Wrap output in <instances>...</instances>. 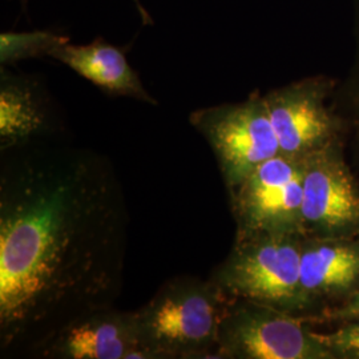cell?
<instances>
[{
  "mask_svg": "<svg viewBox=\"0 0 359 359\" xmlns=\"http://www.w3.org/2000/svg\"><path fill=\"white\" fill-rule=\"evenodd\" d=\"M335 317L344 318L347 321L359 318V292L351 297L350 302L345 305L344 308L339 309L338 311H335Z\"/></svg>",
  "mask_w": 359,
  "mask_h": 359,
  "instance_id": "15",
  "label": "cell"
},
{
  "mask_svg": "<svg viewBox=\"0 0 359 359\" xmlns=\"http://www.w3.org/2000/svg\"><path fill=\"white\" fill-rule=\"evenodd\" d=\"M67 41H69V38L51 31L1 32L0 63L4 67L25 59L51 56L55 48Z\"/></svg>",
  "mask_w": 359,
  "mask_h": 359,
  "instance_id": "13",
  "label": "cell"
},
{
  "mask_svg": "<svg viewBox=\"0 0 359 359\" xmlns=\"http://www.w3.org/2000/svg\"><path fill=\"white\" fill-rule=\"evenodd\" d=\"M46 359H152L140 345L136 311L99 309L57 327L26 351Z\"/></svg>",
  "mask_w": 359,
  "mask_h": 359,
  "instance_id": "7",
  "label": "cell"
},
{
  "mask_svg": "<svg viewBox=\"0 0 359 359\" xmlns=\"http://www.w3.org/2000/svg\"><path fill=\"white\" fill-rule=\"evenodd\" d=\"M189 123L210 145L228 189L281 154L265 99L257 93L244 103L196 109Z\"/></svg>",
  "mask_w": 359,
  "mask_h": 359,
  "instance_id": "5",
  "label": "cell"
},
{
  "mask_svg": "<svg viewBox=\"0 0 359 359\" xmlns=\"http://www.w3.org/2000/svg\"><path fill=\"white\" fill-rule=\"evenodd\" d=\"M231 301L212 278H170L135 310L140 345L152 359L218 358L219 325Z\"/></svg>",
  "mask_w": 359,
  "mask_h": 359,
  "instance_id": "2",
  "label": "cell"
},
{
  "mask_svg": "<svg viewBox=\"0 0 359 359\" xmlns=\"http://www.w3.org/2000/svg\"><path fill=\"white\" fill-rule=\"evenodd\" d=\"M302 236L237 234L231 253L210 278L231 297L298 314L306 310L299 264Z\"/></svg>",
  "mask_w": 359,
  "mask_h": 359,
  "instance_id": "3",
  "label": "cell"
},
{
  "mask_svg": "<svg viewBox=\"0 0 359 359\" xmlns=\"http://www.w3.org/2000/svg\"><path fill=\"white\" fill-rule=\"evenodd\" d=\"M358 102H359V96H358Z\"/></svg>",
  "mask_w": 359,
  "mask_h": 359,
  "instance_id": "17",
  "label": "cell"
},
{
  "mask_svg": "<svg viewBox=\"0 0 359 359\" xmlns=\"http://www.w3.org/2000/svg\"><path fill=\"white\" fill-rule=\"evenodd\" d=\"M135 1H136V4H137V7H139V10H140V13H142V16H144V18H145V20H147V22H148V20H149V18H148V15H147V13H145V11H144V10H142V6H140V3H139V0H135Z\"/></svg>",
  "mask_w": 359,
  "mask_h": 359,
  "instance_id": "16",
  "label": "cell"
},
{
  "mask_svg": "<svg viewBox=\"0 0 359 359\" xmlns=\"http://www.w3.org/2000/svg\"><path fill=\"white\" fill-rule=\"evenodd\" d=\"M237 234L271 233L304 237L302 158L278 154L229 189Z\"/></svg>",
  "mask_w": 359,
  "mask_h": 359,
  "instance_id": "6",
  "label": "cell"
},
{
  "mask_svg": "<svg viewBox=\"0 0 359 359\" xmlns=\"http://www.w3.org/2000/svg\"><path fill=\"white\" fill-rule=\"evenodd\" d=\"M55 132L48 109L36 86L1 68L0 149L53 139Z\"/></svg>",
  "mask_w": 359,
  "mask_h": 359,
  "instance_id": "11",
  "label": "cell"
},
{
  "mask_svg": "<svg viewBox=\"0 0 359 359\" xmlns=\"http://www.w3.org/2000/svg\"><path fill=\"white\" fill-rule=\"evenodd\" d=\"M323 338L334 354L359 359V318L351 320L338 332L329 337L323 335Z\"/></svg>",
  "mask_w": 359,
  "mask_h": 359,
  "instance_id": "14",
  "label": "cell"
},
{
  "mask_svg": "<svg viewBox=\"0 0 359 359\" xmlns=\"http://www.w3.org/2000/svg\"><path fill=\"white\" fill-rule=\"evenodd\" d=\"M299 278L306 308L320 297L346 292L359 281L358 248L304 237Z\"/></svg>",
  "mask_w": 359,
  "mask_h": 359,
  "instance_id": "12",
  "label": "cell"
},
{
  "mask_svg": "<svg viewBox=\"0 0 359 359\" xmlns=\"http://www.w3.org/2000/svg\"><path fill=\"white\" fill-rule=\"evenodd\" d=\"M281 154L304 158L327 147L337 123L325 105V84L304 80L264 96Z\"/></svg>",
  "mask_w": 359,
  "mask_h": 359,
  "instance_id": "9",
  "label": "cell"
},
{
  "mask_svg": "<svg viewBox=\"0 0 359 359\" xmlns=\"http://www.w3.org/2000/svg\"><path fill=\"white\" fill-rule=\"evenodd\" d=\"M51 57L62 62L109 96H123L156 105L157 102L142 86L123 50L97 38L86 46L67 41L55 48Z\"/></svg>",
  "mask_w": 359,
  "mask_h": 359,
  "instance_id": "10",
  "label": "cell"
},
{
  "mask_svg": "<svg viewBox=\"0 0 359 359\" xmlns=\"http://www.w3.org/2000/svg\"><path fill=\"white\" fill-rule=\"evenodd\" d=\"M327 149L325 147L302 158L304 237L359 226L358 188L347 168Z\"/></svg>",
  "mask_w": 359,
  "mask_h": 359,
  "instance_id": "8",
  "label": "cell"
},
{
  "mask_svg": "<svg viewBox=\"0 0 359 359\" xmlns=\"http://www.w3.org/2000/svg\"><path fill=\"white\" fill-rule=\"evenodd\" d=\"M218 358L326 359L333 351L305 318L289 311L231 298L218 332Z\"/></svg>",
  "mask_w": 359,
  "mask_h": 359,
  "instance_id": "4",
  "label": "cell"
},
{
  "mask_svg": "<svg viewBox=\"0 0 359 359\" xmlns=\"http://www.w3.org/2000/svg\"><path fill=\"white\" fill-rule=\"evenodd\" d=\"M128 208L111 160L55 139L0 149V348L115 306Z\"/></svg>",
  "mask_w": 359,
  "mask_h": 359,
  "instance_id": "1",
  "label": "cell"
}]
</instances>
